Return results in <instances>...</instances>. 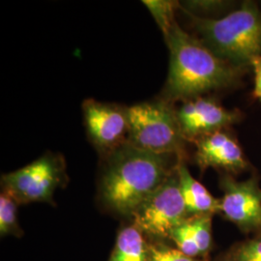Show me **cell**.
I'll return each mask as SVG.
<instances>
[{"label":"cell","mask_w":261,"mask_h":261,"mask_svg":"<svg viewBox=\"0 0 261 261\" xmlns=\"http://www.w3.org/2000/svg\"><path fill=\"white\" fill-rule=\"evenodd\" d=\"M18 202L2 191L0 195V234L2 237L6 235H14L20 237L22 231L19 227L17 218Z\"/></svg>","instance_id":"obj_15"},{"label":"cell","mask_w":261,"mask_h":261,"mask_svg":"<svg viewBox=\"0 0 261 261\" xmlns=\"http://www.w3.org/2000/svg\"><path fill=\"white\" fill-rule=\"evenodd\" d=\"M142 3L149 10L164 37H167L173 24L177 21L175 19V11L179 9V1L144 0Z\"/></svg>","instance_id":"obj_14"},{"label":"cell","mask_w":261,"mask_h":261,"mask_svg":"<svg viewBox=\"0 0 261 261\" xmlns=\"http://www.w3.org/2000/svg\"><path fill=\"white\" fill-rule=\"evenodd\" d=\"M169 240H171L176 245V248L179 251H181L188 256L192 258L201 256L199 249L190 232L185 221L172 230L169 236Z\"/></svg>","instance_id":"obj_17"},{"label":"cell","mask_w":261,"mask_h":261,"mask_svg":"<svg viewBox=\"0 0 261 261\" xmlns=\"http://www.w3.org/2000/svg\"><path fill=\"white\" fill-rule=\"evenodd\" d=\"M196 37L218 56L241 68L261 56V10L252 1L220 19H202L186 14Z\"/></svg>","instance_id":"obj_3"},{"label":"cell","mask_w":261,"mask_h":261,"mask_svg":"<svg viewBox=\"0 0 261 261\" xmlns=\"http://www.w3.org/2000/svg\"><path fill=\"white\" fill-rule=\"evenodd\" d=\"M129 144L156 154L185 159V139L173 103L160 98L129 107Z\"/></svg>","instance_id":"obj_4"},{"label":"cell","mask_w":261,"mask_h":261,"mask_svg":"<svg viewBox=\"0 0 261 261\" xmlns=\"http://www.w3.org/2000/svg\"><path fill=\"white\" fill-rule=\"evenodd\" d=\"M175 112L183 138L192 142L224 130L240 119L239 112L226 110L213 98L205 96L181 102Z\"/></svg>","instance_id":"obj_8"},{"label":"cell","mask_w":261,"mask_h":261,"mask_svg":"<svg viewBox=\"0 0 261 261\" xmlns=\"http://www.w3.org/2000/svg\"><path fill=\"white\" fill-rule=\"evenodd\" d=\"M82 109L88 139L101 159L129 143V107L86 99Z\"/></svg>","instance_id":"obj_7"},{"label":"cell","mask_w":261,"mask_h":261,"mask_svg":"<svg viewBox=\"0 0 261 261\" xmlns=\"http://www.w3.org/2000/svg\"><path fill=\"white\" fill-rule=\"evenodd\" d=\"M254 73V89L253 95L261 100V56L254 58L251 63Z\"/></svg>","instance_id":"obj_20"},{"label":"cell","mask_w":261,"mask_h":261,"mask_svg":"<svg viewBox=\"0 0 261 261\" xmlns=\"http://www.w3.org/2000/svg\"><path fill=\"white\" fill-rule=\"evenodd\" d=\"M175 154H156L129 143L102 159L98 197L105 210L132 219L137 208L176 169Z\"/></svg>","instance_id":"obj_1"},{"label":"cell","mask_w":261,"mask_h":261,"mask_svg":"<svg viewBox=\"0 0 261 261\" xmlns=\"http://www.w3.org/2000/svg\"><path fill=\"white\" fill-rule=\"evenodd\" d=\"M224 196L221 213L243 230L261 227V190L253 179L236 181L226 175L221 181Z\"/></svg>","instance_id":"obj_9"},{"label":"cell","mask_w":261,"mask_h":261,"mask_svg":"<svg viewBox=\"0 0 261 261\" xmlns=\"http://www.w3.org/2000/svg\"><path fill=\"white\" fill-rule=\"evenodd\" d=\"M194 144L196 164L202 170L213 168L236 172L247 167L241 146L224 130L201 137Z\"/></svg>","instance_id":"obj_10"},{"label":"cell","mask_w":261,"mask_h":261,"mask_svg":"<svg viewBox=\"0 0 261 261\" xmlns=\"http://www.w3.org/2000/svg\"><path fill=\"white\" fill-rule=\"evenodd\" d=\"M149 239L134 224L119 230L109 261H147Z\"/></svg>","instance_id":"obj_12"},{"label":"cell","mask_w":261,"mask_h":261,"mask_svg":"<svg viewBox=\"0 0 261 261\" xmlns=\"http://www.w3.org/2000/svg\"><path fill=\"white\" fill-rule=\"evenodd\" d=\"M235 261H261V240H252L242 245L235 253Z\"/></svg>","instance_id":"obj_19"},{"label":"cell","mask_w":261,"mask_h":261,"mask_svg":"<svg viewBox=\"0 0 261 261\" xmlns=\"http://www.w3.org/2000/svg\"><path fill=\"white\" fill-rule=\"evenodd\" d=\"M180 190L189 216L221 213V199L212 196L205 187L193 177L185 160L178 164Z\"/></svg>","instance_id":"obj_11"},{"label":"cell","mask_w":261,"mask_h":261,"mask_svg":"<svg viewBox=\"0 0 261 261\" xmlns=\"http://www.w3.org/2000/svg\"><path fill=\"white\" fill-rule=\"evenodd\" d=\"M147 261H198L184 254L177 248H172L162 241L149 240Z\"/></svg>","instance_id":"obj_18"},{"label":"cell","mask_w":261,"mask_h":261,"mask_svg":"<svg viewBox=\"0 0 261 261\" xmlns=\"http://www.w3.org/2000/svg\"><path fill=\"white\" fill-rule=\"evenodd\" d=\"M188 217L176 168L165 183L137 208L132 221L149 240L163 241L169 239L172 230Z\"/></svg>","instance_id":"obj_6"},{"label":"cell","mask_w":261,"mask_h":261,"mask_svg":"<svg viewBox=\"0 0 261 261\" xmlns=\"http://www.w3.org/2000/svg\"><path fill=\"white\" fill-rule=\"evenodd\" d=\"M232 6V2L220 0H195L179 2V10L197 18L209 19L210 15H218Z\"/></svg>","instance_id":"obj_16"},{"label":"cell","mask_w":261,"mask_h":261,"mask_svg":"<svg viewBox=\"0 0 261 261\" xmlns=\"http://www.w3.org/2000/svg\"><path fill=\"white\" fill-rule=\"evenodd\" d=\"M212 217L213 215H194L185 220L189 230L199 249L200 255L205 256L212 245Z\"/></svg>","instance_id":"obj_13"},{"label":"cell","mask_w":261,"mask_h":261,"mask_svg":"<svg viewBox=\"0 0 261 261\" xmlns=\"http://www.w3.org/2000/svg\"><path fill=\"white\" fill-rule=\"evenodd\" d=\"M165 41L169 49V68L161 98L169 103L183 102L230 87L245 73V68L217 56L177 21Z\"/></svg>","instance_id":"obj_2"},{"label":"cell","mask_w":261,"mask_h":261,"mask_svg":"<svg viewBox=\"0 0 261 261\" xmlns=\"http://www.w3.org/2000/svg\"><path fill=\"white\" fill-rule=\"evenodd\" d=\"M68 183L67 167L60 153L47 152L28 166L1 177L2 191L18 204L47 202L55 204L54 195Z\"/></svg>","instance_id":"obj_5"}]
</instances>
